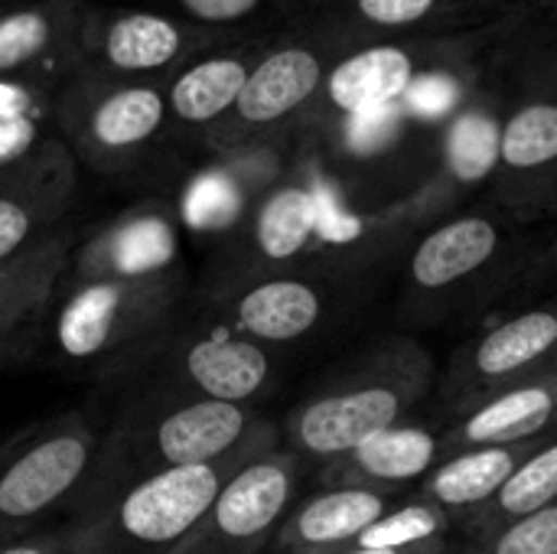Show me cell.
<instances>
[{
  "mask_svg": "<svg viewBox=\"0 0 557 554\" xmlns=\"http://www.w3.org/2000/svg\"><path fill=\"white\" fill-rule=\"evenodd\" d=\"M313 196H317V232L326 242H352V238H359V232H362L359 219L346 216L326 189H313Z\"/></svg>",
  "mask_w": 557,
  "mask_h": 554,
  "instance_id": "cell-37",
  "label": "cell"
},
{
  "mask_svg": "<svg viewBox=\"0 0 557 554\" xmlns=\"http://www.w3.org/2000/svg\"><path fill=\"white\" fill-rule=\"evenodd\" d=\"M317 232V196L300 186H284L271 193L255 219L258 251L271 261H287Z\"/></svg>",
  "mask_w": 557,
  "mask_h": 554,
  "instance_id": "cell-25",
  "label": "cell"
},
{
  "mask_svg": "<svg viewBox=\"0 0 557 554\" xmlns=\"http://www.w3.org/2000/svg\"><path fill=\"white\" fill-rule=\"evenodd\" d=\"M242 199L235 183L225 173H202L183 199V219L199 229V232H212V229H225L238 219Z\"/></svg>",
  "mask_w": 557,
  "mask_h": 554,
  "instance_id": "cell-30",
  "label": "cell"
},
{
  "mask_svg": "<svg viewBox=\"0 0 557 554\" xmlns=\"http://www.w3.org/2000/svg\"><path fill=\"white\" fill-rule=\"evenodd\" d=\"M7 539H10V532H3V529H0V545H3Z\"/></svg>",
  "mask_w": 557,
  "mask_h": 554,
  "instance_id": "cell-39",
  "label": "cell"
},
{
  "mask_svg": "<svg viewBox=\"0 0 557 554\" xmlns=\"http://www.w3.org/2000/svg\"><path fill=\"white\" fill-rule=\"evenodd\" d=\"M88 0H0V78L62 82L82 62Z\"/></svg>",
  "mask_w": 557,
  "mask_h": 554,
  "instance_id": "cell-8",
  "label": "cell"
},
{
  "mask_svg": "<svg viewBox=\"0 0 557 554\" xmlns=\"http://www.w3.org/2000/svg\"><path fill=\"white\" fill-rule=\"evenodd\" d=\"M271 447L274 438L258 428L219 460L157 470L65 519L82 532L88 554H170L206 516L228 477Z\"/></svg>",
  "mask_w": 557,
  "mask_h": 554,
  "instance_id": "cell-3",
  "label": "cell"
},
{
  "mask_svg": "<svg viewBox=\"0 0 557 554\" xmlns=\"http://www.w3.org/2000/svg\"><path fill=\"white\" fill-rule=\"evenodd\" d=\"M401 98L414 114L441 118L457 104V85L447 75H424V78H411Z\"/></svg>",
  "mask_w": 557,
  "mask_h": 554,
  "instance_id": "cell-34",
  "label": "cell"
},
{
  "mask_svg": "<svg viewBox=\"0 0 557 554\" xmlns=\"http://www.w3.org/2000/svg\"><path fill=\"white\" fill-rule=\"evenodd\" d=\"M460 554H557V500L483 539H470Z\"/></svg>",
  "mask_w": 557,
  "mask_h": 554,
  "instance_id": "cell-28",
  "label": "cell"
},
{
  "mask_svg": "<svg viewBox=\"0 0 557 554\" xmlns=\"http://www.w3.org/2000/svg\"><path fill=\"white\" fill-rule=\"evenodd\" d=\"M0 554H88V549H85L82 532L69 519H62L55 526H39V529L10 535L0 545Z\"/></svg>",
  "mask_w": 557,
  "mask_h": 554,
  "instance_id": "cell-31",
  "label": "cell"
},
{
  "mask_svg": "<svg viewBox=\"0 0 557 554\" xmlns=\"http://www.w3.org/2000/svg\"><path fill=\"white\" fill-rule=\"evenodd\" d=\"M323 304L304 281H264L248 287L235 304V330L261 343H290L317 327Z\"/></svg>",
  "mask_w": 557,
  "mask_h": 554,
  "instance_id": "cell-20",
  "label": "cell"
},
{
  "mask_svg": "<svg viewBox=\"0 0 557 554\" xmlns=\"http://www.w3.org/2000/svg\"><path fill=\"white\" fill-rule=\"evenodd\" d=\"M176 7L196 23L222 26V23L245 20L248 13H255L261 7V0H176Z\"/></svg>",
  "mask_w": 557,
  "mask_h": 554,
  "instance_id": "cell-35",
  "label": "cell"
},
{
  "mask_svg": "<svg viewBox=\"0 0 557 554\" xmlns=\"http://www.w3.org/2000/svg\"><path fill=\"white\" fill-rule=\"evenodd\" d=\"M297 454L261 451L219 490L206 516L170 554H261L297 503Z\"/></svg>",
  "mask_w": 557,
  "mask_h": 554,
  "instance_id": "cell-6",
  "label": "cell"
},
{
  "mask_svg": "<svg viewBox=\"0 0 557 554\" xmlns=\"http://www.w3.org/2000/svg\"><path fill=\"white\" fill-rule=\"evenodd\" d=\"M503 160L516 170L557 160V104H529L506 124Z\"/></svg>",
  "mask_w": 557,
  "mask_h": 554,
  "instance_id": "cell-27",
  "label": "cell"
},
{
  "mask_svg": "<svg viewBox=\"0 0 557 554\" xmlns=\"http://www.w3.org/2000/svg\"><path fill=\"white\" fill-rule=\"evenodd\" d=\"M437 0H359L362 16L382 26H408L434 10Z\"/></svg>",
  "mask_w": 557,
  "mask_h": 554,
  "instance_id": "cell-36",
  "label": "cell"
},
{
  "mask_svg": "<svg viewBox=\"0 0 557 554\" xmlns=\"http://www.w3.org/2000/svg\"><path fill=\"white\" fill-rule=\"evenodd\" d=\"M248 72V62L238 56H202L183 62L163 78L170 118L189 127L222 121L235 108Z\"/></svg>",
  "mask_w": 557,
  "mask_h": 554,
  "instance_id": "cell-19",
  "label": "cell"
},
{
  "mask_svg": "<svg viewBox=\"0 0 557 554\" xmlns=\"http://www.w3.org/2000/svg\"><path fill=\"white\" fill-rule=\"evenodd\" d=\"M271 379L268 353L238 330H209L163 353L153 389L248 405Z\"/></svg>",
  "mask_w": 557,
  "mask_h": 554,
  "instance_id": "cell-9",
  "label": "cell"
},
{
  "mask_svg": "<svg viewBox=\"0 0 557 554\" xmlns=\"http://www.w3.org/2000/svg\"><path fill=\"white\" fill-rule=\"evenodd\" d=\"M193 33L186 23L153 10H91L82 59L121 75L166 78L189 56Z\"/></svg>",
  "mask_w": 557,
  "mask_h": 554,
  "instance_id": "cell-10",
  "label": "cell"
},
{
  "mask_svg": "<svg viewBox=\"0 0 557 554\" xmlns=\"http://www.w3.org/2000/svg\"><path fill=\"white\" fill-rule=\"evenodd\" d=\"M176 297V274L59 278L42 333L49 356L101 379L131 376L150 353Z\"/></svg>",
  "mask_w": 557,
  "mask_h": 554,
  "instance_id": "cell-2",
  "label": "cell"
},
{
  "mask_svg": "<svg viewBox=\"0 0 557 554\" xmlns=\"http://www.w3.org/2000/svg\"><path fill=\"white\" fill-rule=\"evenodd\" d=\"M503 157V131L483 114H463L450 134V167L460 180H483Z\"/></svg>",
  "mask_w": 557,
  "mask_h": 554,
  "instance_id": "cell-29",
  "label": "cell"
},
{
  "mask_svg": "<svg viewBox=\"0 0 557 554\" xmlns=\"http://www.w3.org/2000/svg\"><path fill=\"white\" fill-rule=\"evenodd\" d=\"M414 78L411 56L398 46H375L339 62L326 82L330 98L346 114L398 101Z\"/></svg>",
  "mask_w": 557,
  "mask_h": 554,
  "instance_id": "cell-22",
  "label": "cell"
},
{
  "mask_svg": "<svg viewBox=\"0 0 557 554\" xmlns=\"http://www.w3.org/2000/svg\"><path fill=\"white\" fill-rule=\"evenodd\" d=\"M499 245V232L486 219H457L421 242L411 274L421 287L437 291L480 271Z\"/></svg>",
  "mask_w": 557,
  "mask_h": 554,
  "instance_id": "cell-21",
  "label": "cell"
},
{
  "mask_svg": "<svg viewBox=\"0 0 557 554\" xmlns=\"http://www.w3.org/2000/svg\"><path fill=\"white\" fill-rule=\"evenodd\" d=\"M176 222L160 206H137L117 219L98 225L91 235H78L65 278H131L170 271L176 261Z\"/></svg>",
  "mask_w": 557,
  "mask_h": 554,
  "instance_id": "cell-11",
  "label": "cell"
},
{
  "mask_svg": "<svg viewBox=\"0 0 557 554\" xmlns=\"http://www.w3.org/2000/svg\"><path fill=\"white\" fill-rule=\"evenodd\" d=\"M258 434L248 405L166 389L137 392L101 431L95 467L69 516L157 470L219 460Z\"/></svg>",
  "mask_w": 557,
  "mask_h": 554,
  "instance_id": "cell-1",
  "label": "cell"
},
{
  "mask_svg": "<svg viewBox=\"0 0 557 554\" xmlns=\"http://www.w3.org/2000/svg\"><path fill=\"white\" fill-rule=\"evenodd\" d=\"M405 395L395 385H362L307 402L290 415L287 438L294 454L310 460H336L369 434L398 424Z\"/></svg>",
  "mask_w": 557,
  "mask_h": 554,
  "instance_id": "cell-12",
  "label": "cell"
},
{
  "mask_svg": "<svg viewBox=\"0 0 557 554\" xmlns=\"http://www.w3.org/2000/svg\"><path fill=\"white\" fill-rule=\"evenodd\" d=\"M454 526V516L441 509L434 500H408V503H392L359 539L356 545L366 549H418L431 542H444Z\"/></svg>",
  "mask_w": 557,
  "mask_h": 554,
  "instance_id": "cell-26",
  "label": "cell"
},
{
  "mask_svg": "<svg viewBox=\"0 0 557 554\" xmlns=\"http://www.w3.org/2000/svg\"><path fill=\"white\" fill-rule=\"evenodd\" d=\"M72 206L75 153L52 131L29 157L0 170V268L62 229Z\"/></svg>",
  "mask_w": 557,
  "mask_h": 554,
  "instance_id": "cell-7",
  "label": "cell"
},
{
  "mask_svg": "<svg viewBox=\"0 0 557 554\" xmlns=\"http://www.w3.org/2000/svg\"><path fill=\"white\" fill-rule=\"evenodd\" d=\"M557 346V317L548 310L522 313L493 330L473 353V369L483 379H506L539 362Z\"/></svg>",
  "mask_w": 557,
  "mask_h": 554,
  "instance_id": "cell-24",
  "label": "cell"
},
{
  "mask_svg": "<svg viewBox=\"0 0 557 554\" xmlns=\"http://www.w3.org/2000/svg\"><path fill=\"white\" fill-rule=\"evenodd\" d=\"M349 147L356 153H375L382 150L401 127V111L395 108V101L388 104H375V108H362L349 114Z\"/></svg>",
  "mask_w": 557,
  "mask_h": 554,
  "instance_id": "cell-32",
  "label": "cell"
},
{
  "mask_svg": "<svg viewBox=\"0 0 557 554\" xmlns=\"http://www.w3.org/2000/svg\"><path fill=\"white\" fill-rule=\"evenodd\" d=\"M557 418L555 385H522L480 405L450 438L447 451L486 447V444H529L539 441Z\"/></svg>",
  "mask_w": 557,
  "mask_h": 554,
  "instance_id": "cell-18",
  "label": "cell"
},
{
  "mask_svg": "<svg viewBox=\"0 0 557 554\" xmlns=\"http://www.w3.org/2000/svg\"><path fill=\"white\" fill-rule=\"evenodd\" d=\"M392 506L388 493L366 487H333L294 503L281 522L274 554H333L356 545V539Z\"/></svg>",
  "mask_w": 557,
  "mask_h": 554,
  "instance_id": "cell-14",
  "label": "cell"
},
{
  "mask_svg": "<svg viewBox=\"0 0 557 554\" xmlns=\"http://www.w3.org/2000/svg\"><path fill=\"white\" fill-rule=\"evenodd\" d=\"M101 431L85 411H69L0 444V529L16 535L72 509L98 447Z\"/></svg>",
  "mask_w": 557,
  "mask_h": 554,
  "instance_id": "cell-5",
  "label": "cell"
},
{
  "mask_svg": "<svg viewBox=\"0 0 557 554\" xmlns=\"http://www.w3.org/2000/svg\"><path fill=\"white\" fill-rule=\"evenodd\" d=\"M535 447H539V441L454 451L447 460H437V467L421 480V496H428L441 509H447L454 516V522H463L499 493V487L512 477V470Z\"/></svg>",
  "mask_w": 557,
  "mask_h": 554,
  "instance_id": "cell-16",
  "label": "cell"
},
{
  "mask_svg": "<svg viewBox=\"0 0 557 554\" xmlns=\"http://www.w3.org/2000/svg\"><path fill=\"white\" fill-rule=\"evenodd\" d=\"M557 500V441L552 444H539L516 470L512 477L499 487V493L476 509L470 519H463V529L470 532V539H483L496 529H503L506 522L529 516L548 503Z\"/></svg>",
  "mask_w": 557,
  "mask_h": 554,
  "instance_id": "cell-23",
  "label": "cell"
},
{
  "mask_svg": "<svg viewBox=\"0 0 557 554\" xmlns=\"http://www.w3.org/2000/svg\"><path fill=\"white\" fill-rule=\"evenodd\" d=\"M52 131L49 118H0V170L29 157Z\"/></svg>",
  "mask_w": 557,
  "mask_h": 554,
  "instance_id": "cell-33",
  "label": "cell"
},
{
  "mask_svg": "<svg viewBox=\"0 0 557 554\" xmlns=\"http://www.w3.org/2000/svg\"><path fill=\"white\" fill-rule=\"evenodd\" d=\"M75 225L65 222L33 251L0 268V369L23 359L42 333L55 284L75 248Z\"/></svg>",
  "mask_w": 557,
  "mask_h": 554,
  "instance_id": "cell-13",
  "label": "cell"
},
{
  "mask_svg": "<svg viewBox=\"0 0 557 554\" xmlns=\"http://www.w3.org/2000/svg\"><path fill=\"white\" fill-rule=\"evenodd\" d=\"M320 78H323V69L310 49H300V46L277 49L248 72V82L232 114L248 127L274 124L284 114L297 111L320 88Z\"/></svg>",
  "mask_w": 557,
  "mask_h": 554,
  "instance_id": "cell-17",
  "label": "cell"
},
{
  "mask_svg": "<svg viewBox=\"0 0 557 554\" xmlns=\"http://www.w3.org/2000/svg\"><path fill=\"white\" fill-rule=\"evenodd\" d=\"M166 118L163 78L121 75L85 59L62 78L52 104L55 134L95 173H121L140 163Z\"/></svg>",
  "mask_w": 557,
  "mask_h": 554,
  "instance_id": "cell-4",
  "label": "cell"
},
{
  "mask_svg": "<svg viewBox=\"0 0 557 554\" xmlns=\"http://www.w3.org/2000/svg\"><path fill=\"white\" fill-rule=\"evenodd\" d=\"M333 554H457L450 545H447V539L444 542H431V545H418V549H366V545H349V549H343V552H333Z\"/></svg>",
  "mask_w": 557,
  "mask_h": 554,
  "instance_id": "cell-38",
  "label": "cell"
},
{
  "mask_svg": "<svg viewBox=\"0 0 557 554\" xmlns=\"http://www.w3.org/2000/svg\"><path fill=\"white\" fill-rule=\"evenodd\" d=\"M441 460V441L424 428L388 424L330 460V487H366L379 493L421 483Z\"/></svg>",
  "mask_w": 557,
  "mask_h": 554,
  "instance_id": "cell-15",
  "label": "cell"
}]
</instances>
